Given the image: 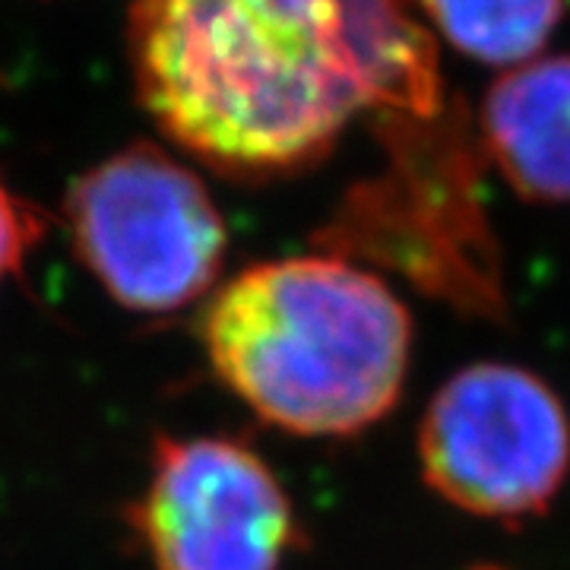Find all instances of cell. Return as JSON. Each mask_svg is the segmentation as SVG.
Segmentation results:
<instances>
[{
	"label": "cell",
	"mask_w": 570,
	"mask_h": 570,
	"mask_svg": "<svg viewBox=\"0 0 570 570\" xmlns=\"http://www.w3.org/2000/svg\"><path fill=\"white\" fill-rule=\"evenodd\" d=\"M412 7L463 58L510 70L546 51L568 0H412Z\"/></svg>",
	"instance_id": "8"
},
{
	"label": "cell",
	"mask_w": 570,
	"mask_h": 570,
	"mask_svg": "<svg viewBox=\"0 0 570 570\" xmlns=\"http://www.w3.org/2000/svg\"><path fill=\"white\" fill-rule=\"evenodd\" d=\"M127 48L146 115L228 178L302 171L362 115L444 111L412 0H134Z\"/></svg>",
	"instance_id": "1"
},
{
	"label": "cell",
	"mask_w": 570,
	"mask_h": 570,
	"mask_svg": "<svg viewBox=\"0 0 570 570\" xmlns=\"http://www.w3.org/2000/svg\"><path fill=\"white\" fill-rule=\"evenodd\" d=\"M127 523L156 570H279L302 542L279 475L216 434H159Z\"/></svg>",
	"instance_id": "6"
},
{
	"label": "cell",
	"mask_w": 570,
	"mask_h": 570,
	"mask_svg": "<svg viewBox=\"0 0 570 570\" xmlns=\"http://www.w3.org/2000/svg\"><path fill=\"white\" fill-rule=\"evenodd\" d=\"M63 223L80 264L127 311L175 314L213 295L228 228L206 184L134 142L70 184Z\"/></svg>",
	"instance_id": "3"
},
{
	"label": "cell",
	"mask_w": 570,
	"mask_h": 570,
	"mask_svg": "<svg viewBox=\"0 0 570 570\" xmlns=\"http://www.w3.org/2000/svg\"><path fill=\"white\" fill-rule=\"evenodd\" d=\"M317 242L326 254L396 269L425 295L472 317L498 321L508 307L498 247L456 142H441L434 156H412L403 140L393 149V171L358 184Z\"/></svg>",
	"instance_id": "5"
},
{
	"label": "cell",
	"mask_w": 570,
	"mask_h": 570,
	"mask_svg": "<svg viewBox=\"0 0 570 570\" xmlns=\"http://www.w3.org/2000/svg\"><path fill=\"white\" fill-rule=\"evenodd\" d=\"M45 235V216L0 181V285L17 276Z\"/></svg>",
	"instance_id": "9"
},
{
	"label": "cell",
	"mask_w": 570,
	"mask_h": 570,
	"mask_svg": "<svg viewBox=\"0 0 570 570\" xmlns=\"http://www.w3.org/2000/svg\"><path fill=\"white\" fill-rule=\"evenodd\" d=\"M213 374L295 438H355L396 409L412 365L406 302L365 264L302 254L245 266L204 307Z\"/></svg>",
	"instance_id": "2"
},
{
	"label": "cell",
	"mask_w": 570,
	"mask_h": 570,
	"mask_svg": "<svg viewBox=\"0 0 570 570\" xmlns=\"http://www.w3.org/2000/svg\"><path fill=\"white\" fill-rule=\"evenodd\" d=\"M479 140L530 204H570V55H539L491 82Z\"/></svg>",
	"instance_id": "7"
},
{
	"label": "cell",
	"mask_w": 570,
	"mask_h": 570,
	"mask_svg": "<svg viewBox=\"0 0 570 570\" xmlns=\"http://www.w3.org/2000/svg\"><path fill=\"white\" fill-rule=\"evenodd\" d=\"M425 485L479 520L542 517L570 475V415L546 377L475 362L428 400L415 438Z\"/></svg>",
	"instance_id": "4"
}]
</instances>
